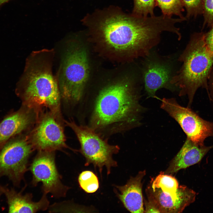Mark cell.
<instances>
[{
    "label": "cell",
    "instance_id": "obj_22",
    "mask_svg": "<svg viewBox=\"0 0 213 213\" xmlns=\"http://www.w3.org/2000/svg\"><path fill=\"white\" fill-rule=\"evenodd\" d=\"M203 26L211 28L213 26V0H203Z\"/></svg>",
    "mask_w": 213,
    "mask_h": 213
},
{
    "label": "cell",
    "instance_id": "obj_7",
    "mask_svg": "<svg viewBox=\"0 0 213 213\" xmlns=\"http://www.w3.org/2000/svg\"><path fill=\"white\" fill-rule=\"evenodd\" d=\"M20 134L9 139L0 150V178L7 176L16 185L23 178L33 149L27 136Z\"/></svg>",
    "mask_w": 213,
    "mask_h": 213
},
{
    "label": "cell",
    "instance_id": "obj_13",
    "mask_svg": "<svg viewBox=\"0 0 213 213\" xmlns=\"http://www.w3.org/2000/svg\"><path fill=\"white\" fill-rule=\"evenodd\" d=\"M146 171H140L135 177H131L122 186H115L117 196L125 208L130 212H144L142 192V179Z\"/></svg>",
    "mask_w": 213,
    "mask_h": 213
},
{
    "label": "cell",
    "instance_id": "obj_5",
    "mask_svg": "<svg viewBox=\"0 0 213 213\" xmlns=\"http://www.w3.org/2000/svg\"><path fill=\"white\" fill-rule=\"evenodd\" d=\"M89 66L85 50L76 42H68L57 80L60 96L66 102H81L88 78Z\"/></svg>",
    "mask_w": 213,
    "mask_h": 213
},
{
    "label": "cell",
    "instance_id": "obj_8",
    "mask_svg": "<svg viewBox=\"0 0 213 213\" xmlns=\"http://www.w3.org/2000/svg\"><path fill=\"white\" fill-rule=\"evenodd\" d=\"M159 99L161 108L178 122L187 138L204 145L206 138L213 137V122L204 119L189 107L181 106L174 98Z\"/></svg>",
    "mask_w": 213,
    "mask_h": 213
},
{
    "label": "cell",
    "instance_id": "obj_6",
    "mask_svg": "<svg viewBox=\"0 0 213 213\" xmlns=\"http://www.w3.org/2000/svg\"><path fill=\"white\" fill-rule=\"evenodd\" d=\"M67 125L75 133L80 145L78 151L84 157L85 166L92 164L98 168L100 173L105 166L107 175L112 167L117 166V163L112 158L120 150L117 145L109 144L108 139L101 137L86 125H78L73 121H65Z\"/></svg>",
    "mask_w": 213,
    "mask_h": 213
},
{
    "label": "cell",
    "instance_id": "obj_19",
    "mask_svg": "<svg viewBox=\"0 0 213 213\" xmlns=\"http://www.w3.org/2000/svg\"><path fill=\"white\" fill-rule=\"evenodd\" d=\"M78 181L80 187L87 193L96 192L99 187L98 177L93 172L84 171L79 175Z\"/></svg>",
    "mask_w": 213,
    "mask_h": 213
},
{
    "label": "cell",
    "instance_id": "obj_17",
    "mask_svg": "<svg viewBox=\"0 0 213 213\" xmlns=\"http://www.w3.org/2000/svg\"><path fill=\"white\" fill-rule=\"evenodd\" d=\"M178 183L175 178L164 172H161L156 177L151 186L153 189H160L164 193L170 195L174 199L178 197Z\"/></svg>",
    "mask_w": 213,
    "mask_h": 213
},
{
    "label": "cell",
    "instance_id": "obj_20",
    "mask_svg": "<svg viewBox=\"0 0 213 213\" xmlns=\"http://www.w3.org/2000/svg\"><path fill=\"white\" fill-rule=\"evenodd\" d=\"M132 13L141 16H154V10L156 6L155 0H133Z\"/></svg>",
    "mask_w": 213,
    "mask_h": 213
},
{
    "label": "cell",
    "instance_id": "obj_24",
    "mask_svg": "<svg viewBox=\"0 0 213 213\" xmlns=\"http://www.w3.org/2000/svg\"><path fill=\"white\" fill-rule=\"evenodd\" d=\"M207 92L209 97L213 102V70H212L208 80Z\"/></svg>",
    "mask_w": 213,
    "mask_h": 213
},
{
    "label": "cell",
    "instance_id": "obj_18",
    "mask_svg": "<svg viewBox=\"0 0 213 213\" xmlns=\"http://www.w3.org/2000/svg\"><path fill=\"white\" fill-rule=\"evenodd\" d=\"M156 6L161 10L162 14L171 17L178 16L184 18L182 14L184 11V6L182 0H155Z\"/></svg>",
    "mask_w": 213,
    "mask_h": 213
},
{
    "label": "cell",
    "instance_id": "obj_21",
    "mask_svg": "<svg viewBox=\"0 0 213 213\" xmlns=\"http://www.w3.org/2000/svg\"><path fill=\"white\" fill-rule=\"evenodd\" d=\"M186 11V17H196L203 13V0H182Z\"/></svg>",
    "mask_w": 213,
    "mask_h": 213
},
{
    "label": "cell",
    "instance_id": "obj_11",
    "mask_svg": "<svg viewBox=\"0 0 213 213\" xmlns=\"http://www.w3.org/2000/svg\"><path fill=\"white\" fill-rule=\"evenodd\" d=\"M178 198L174 199L164 193L160 189L153 190L150 186L146 189L148 202L159 213H180L185 208L193 202L196 193L185 185L178 186Z\"/></svg>",
    "mask_w": 213,
    "mask_h": 213
},
{
    "label": "cell",
    "instance_id": "obj_2",
    "mask_svg": "<svg viewBox=\"0 0 213 213\" xmlns=\"http://www.w3.org/2000/svg\"><path fill=\"white\" fill-rule=\"evenodd\" d=\"M135 89L128 83L105 87L85 102L87 123L85 125L108 139L140 125L143 107Z\"/></svg>",
    "mask_w": 213,
    "mask_h": 213
},
{
    "label": "cell",
    "instance_id": "obj_16",
    "mask_svg": "<svg viewBox=\"0 0 213 213\" xmlns=\"http://www.w3.org/2000/svg\"><path fill=\"white\" fill-rule=\"evenodd\" d=\"M0 188L6 198L9 213H35L46 210L49 206L46 194L43 193L41 199L35 202L32 201L31 194L23 195L5 186H0Z\"/></svg>",
    "mask_w": 213,
    "mask_h": 213
},
{
    "label": "cell",
    "instance_id": "obj_12",
    "mask_svg": "<svg viewBox=\"0 0 213 213\" xmlns=\"http://www.w3.org/2000/svg\"><path fill=\"white\" fill-rule=\"evenodd\" d=\"M144 64L143 77L145 88L150 97H156V91L162 88L173 90L170 83L171 70L167 64L155 60H148Z\"/></svg>",
    "mask_w": 213,
    "mask_h": 213
},
{
    "label": "cell",
    "instance_id": "obj_3",
    "mask_svg": "<svg viewBox=\"0 0 213 213\" xmlns=\"http://www.w3.org/2000/svg\"><path fill=\"white\" fill-rule=\"evenodd\" d=\"M55 51L44 49L33 51L26 59L16 93L23 106L37 111L43 108L58 113L60 94L52 67Z\"/></svg>",
    "mask_w": 213,
    "mask_h": 213
},
{
    "label": "cell",
    "instance_id": "obj_25",
    "mask_svg": "<svg viewBox=\"0 0 213 213\" xmlns=\"http://www.w3.org/2000/svg\"><path fill=\"white\" fill-rule=\"evenodd\" d=\"M8 0H0V5Z\"/></svg>",
    "mask_w": 213,
    "mask_h": 213
},
{
    "label": "cell",
    "instance_id": "obj_1",
    "mask_svg": "<svg viewBox=\"0 0 213 213\" xmlns=\"http://www.w3.org/2000/svg\"><path fill=\"white\" fill-rule=\"evenodd\" d=\"M82 22L109 47L135 57L148 56L161 34L174 28L172 19L163 14L139 16L113 7L87 15Z\"/></svg>",
    "mask_w": 213,
    "mask_h": 213
},
{
    "label": "cell",
    "instance_id": "obj_9",
    "mask_svg": "<svg viewBox=\"0 0 213 213\" xmlns=\"http://www.w3.org/2000/svg\"><path fill=\"white\" fill-rule=\"evenodd\" d=\"M31 164L32 183L36 186L42 183L44 194H51L56 197L66 196L69 188L64 185L55 164L54 151H39Z\"/></svg>",
    "mask_w": 213,
    "mask_h": 213
},
{
    "label": "cell",
    "instance_id": "obj_15",
    "mask_svg": "<svg viewBox=\"0 0 213 213\" xmlns=\"http://www.w3.org/2000/svg\"><path fill=\"white\" fill-rule=\"evenodd\" d=\"M30 110L23 106L0 122V150L9 139L21 134L30 125L32 120Z\"/></svg>",
    "mask_w": 213,
    "mask_h": 213
},
{
    "label": "cell",
    "instance_id": "obj_23",
    "mask_svg": "<svg viewBox=\"0 0 213 213\" xmlns=\"http://www.w3.org/2000/svg\"><path fill=\"white\" fill-rule=\"evenodd\" d=\"M204 39L208 48L213 53V26L209 31L204 33Z\"/></svg>",
    "mask_w": 213,
    "mask_h": 213
},
{
    "label": "cell",
    "instance_id": "obj_10",
    "mask_svg": "<svg viewBox=\"0 0 213 213\" xmlns=\"http://www.w3.org/2000/svg\"><path fill=\"white\" fill-rule=\"evenodd\" d=\"M57 114L50 112L44 114L27 136L33 149L54 151L67 147L62 127L56 117Z\"/></svg>",
    "mask_w": 213,
    "mask_h": 213
},
{
    "label": "cell",
    "instance_id": "obj_4",
    "mask_svg": "<svg viewBox=\"0 0 213 213\" xmlns=\"http://www.w3.org/2000/svg\"><path fill=\"white\" fill-rule=\"evenodd\" d=\"M204 33L193 34L178 60L182 64L170 81L177 88L180 96L187 95L188 106L191 105L195 93L199 88H208V80L212 70L213 53L205 42Z\"/></svg>",
    "mask_w": 213,
    "mask_h": 213
},
{
    "label": "cell",
    "instance_id": "obj_26",
    "mask_svg": "<svg viewBox=\"0 0 213 213\" xmlns=\"http://www.w3.org/2000/svg\"><path fill=\"white\" fill-rule=\"evenodd\" d=\"M2 194H3V193L0 188V197Z\"/></svg>",
    "mask_w": 213,
    "mask_h": 213
},
{
    "label": "cell",
    "instance_id": "obj_14",
    "mask_svg": "<svg viewBox=\"0 0 213 213\" xmlns=\"http://www.w3.org/2000/svg\"><path fill=\"white\" fill-rule=\"evenodd\" d=\"M213 148L193 142L187 138L180 151L171 162L165 174H173L199 162Z\"/></svg>",
    "mask_w": 213,
    "mask_h": 213
}]
</instances>
